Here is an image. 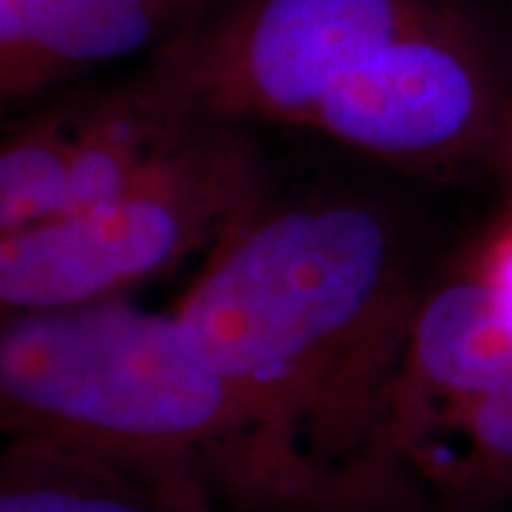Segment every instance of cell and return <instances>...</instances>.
Returning <instances> with one entry per match:
<instances>
[{
	"label": "cell",
	"instance_id": "cell-1",
	"mask_svg": "<svg viewBox=\"0 0 512 512\" xmlns=\"http://www.w3.org/2000/svg\"><path fill=\"white\" fill-rule=\"evenodd\" d=\"M430 282L396 202L356 188L268 191L171 313L242 393L305 510L373 512L402 470L393 396Z\"/></svg>",
	"mask_w": 512,
	"mask_h": 512
},
{
	"label": "cell",
	"instance_id": "cell-2",
	"mask_svg": "<svg viewBox=\"0 0 512 512\" xmlns=\"http://www.w3.org/2000/svg\"><path fill=\"white\" fill-rule=\"evenodd\" d=\"M0 436L194 478L248 512H308L234 384L174 313L128 299L0 322Z\"/></svg>",
	"mask_w": 512,
	"mask_h": 512
},
{
	"label": "cell",
	"instance_id": "cell-3",
	"mask_svg": "<svg viewBox=\"0 0 512 512\" xmlns=\"http://www.w3.org/2000/svg\"><path fill=\"white\" fill-rule=\"evenodd\" d=\"M268 191L254 128L208 123L117 197L0 234V322L126 299L208 254Z\"/></svg>",
	"mask_w": 512,
	"mask_h": 512
},
{
	"label": "cell",
	"instance_id": "cell-4",
	"mask_svg": "<svg viewBox=\"0 0 512 512\" xmlns=\"http://www.w3.org/2000/svg\"><path fill=\"white\" fill-rule=\"evenodd\" d=\"M305 128L419 174H456L512 134V0H444L345 74Z\"/></svg>",
	"mask_w": 512,
	"mask_h": 512
},
{
	"label": "cell",
	"instance_id": "cell-5",
	"mask_svg": "<svg viewBox=\"0 0 512 512\" xmlns=\"http://www.w3.org/2000/svg\"><path fill=\"white\" fill-rule=\"evenodd\" d=\"M444 0H217L146 63L202 120L302 126L325 94Z\"/></svg>",
	"mask_w": 512,
	"mask_h": 512
},
{
	"label": "cell",
	"instance_id": "cell-6",
	"mask_svg": "<svg viewBox=\"0 0 512 512\" xmlns=\"http://www.w3.org/2000/svg\"><path fill=\"white\" fill-rule=\"evenodd\" d=\"M202 120L140 60L0 131V234L111 200L185 148Z\"/></svg>",
	"mask_w": 512,
	"mask_h": 512
},
{
	"label": "cell",
	"instance_id": "cell-7",
	"mask_svg": "<svg viewBox=\"0 0 512 512\" xmlns=\"http://www.w3.org/2000/svg\"><path fill=\"white\" fill-rule=\"evenodd\" d=\"M512 384V288L498 274L433 279L407 333L390 421V447H407L433 421Z\"/></svg>",
	"mask_w": 512,
	"mask_h": 512
},
{
	"label": "cell",
	"instance_id": "cell-8",
	"mask_svg": "<svg viewBox=\"0 0 512 512\" xmlns=\"http://www.w3.org/2000/svg\"><path fill=\"white\" fill-rule=\"evenodd\" d=\"M217 0H0V114L146 60Z\"/></svg>",
	"mask_w": 512,
	"mask_h": 512
},
{
	"label": "cell",
	"instance_id": "cell-9",
	"mask_svg": "<svg viewBox=\"0 0 512 512\" xmlns=\"http://www.w3.org/2000/svg\"><path fill=\"white\" fill-rule=\"evenodd\" d=\"M0 512H248L194 478L131 470L46 441L0 450Z\"/></svg>",
	"mask_w": 512,
	"mask_h": 512
},
{
	"label": "cell",
	"instance_id": "cell-10",
	"mask_svg": "<svg viewBox=\"0 0 512 512\" xmlns=\"http://www.w3.org/2000/svg\"><path fill=\"white\" fill-rule=\"evenodd\" d=\"M404 467L456 490L512 487V384L439 416L407 447Z\"/></svg>",
	"mask_w": 512,
	"mask_h": 512
}]
</instances>
